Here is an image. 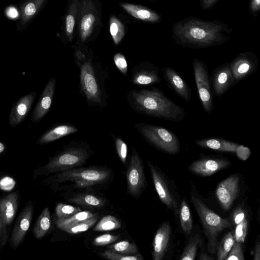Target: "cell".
I'll return each mask as SVG.
<instances>
[{
    "label": "cell",
    "mask_w": 260,
    "mask_h": 260,
    "mask_svg": "<svg viewBox=\"0 0 260 260\" xmlns=\"http://www.w3.org/2000/svg\"><path fill=\"white\" fill-rule=\"evenodd\" d=\"M232 28L226 23L190 16L176 22L173 38L177 45L194 49L208 48L225 43L230 38Z\"/></svg>",
    "instance_id": "cell-1"
},
{
    "label": "cell",
    "mask_w": 260,
    "mask_h": 260,
    "mask_svg": "<svg viewBox=\"0 0 260 260\" xmlns=\"http://www.w3.org/2000/svg\"><path fill=\"white\" fill-rule=\"evenodd\" d=\"M129 95L130 104L139 112L173 122H179L184 118V108L159 89L134 90Z\"/></svg>",
    "instance_id": "cell-2"
},
{
    "label": "cell",
    "mask_w": 260,
    "mask_h": 260,
    "mask_svg": "<svg viewBox=\"0 0 260 260\" xmlns=\"http://www.w3.org/2000/svg\"><path fill=\"white\" fill-rule=\"evenodd\" d=\"M191 200L207 238V249L209 253L215 254L219 244L217 239L218 235L223 230L231 228L232 224L228 218H223L217 214L196 196L192 194Z\"/></svg>",
    "instance_id": "cell-3"
},
{
    "label": "cell",
    "mask_w": 260,
    "mask_h": 260,
    "mask_svg": "<svg viewBox=\"0 0 260 260\" xmlns=\"http://www.w3.org/2000/svg\"><path fill=\"white\" fill-rule=\"evenodd\" d=\"M136 127L148 142L160 150L170 154L179 152L180 143L176 135L163 127L146 123H138Z\"/></svg>",
    "instance_id": "cell-4"
},
{
    "label": "cell",
    "mask_w": 260,
    "mask_h": 260,
    "mask_svg": "<svg viewBox=\"0 0 260 260\" xmlns=\"http://www.w3.org/2000/svg\"><path fill=\"white\" fill-rule=\"evenodd\" d=\"M109 176L110 171L104 168H74L61 172L56 180L59 183L71 181L75 183V186L84 188L102 183Z\"/></svg>",
    "instance_id": "cell-5"
},
{
    "label": "cell",
    "mask_w": 260,
    "mask_h": 260,
    "mask_svg": "<svg viewBox=\"0 0 260 260\" xmlns=\"http://www.w3.org/2000/svg\"><path fill=\"white\" fill-rule=\"evenodd\" d=\"M89 155V151L83 147H69L51 158L44 169L50 173L74 169L83 165Z\"/></svg>",
    "instance_id": "cell-6"
},
{
    "label": "cell",
    "mask_w": 260,
    "mask_h": 260,
    "mask_svg": "<svg viewBox=\"0 0 260 260\" xmlns=\"http://www.w3.org/2000/svg\"><path fill=\"white\" fill-rule=\"evenodd\" d=\"M81 89L87 101L93 105L102 102V92L90 60L79 65Z\"/></svg>",
    "instance_id": "cell-7"
},
{
    "label": "cell",
    "mask_w": 260,
    "mask_h": 260,
    "mask_svg": "<svg viewBox=\"0 0 260 260\" xmlns=\"http://www.w3.org/2000/svg\"><path fill=\"white\" fill-rule=\"evenodd\" d=\"M194 81L203 107L207 113L213 109V101L207 66L202 60L196 58L192 62Z\"/></svg>",
    "instance_id": "cell-8"
},
{
    "label": "cell",
    "mask_w": 260,
    "mask_h": 260,
    "mask_svg": "<svg viewBox=\"0 0 260 260\" xmlns=\"http://www.w3.org/2000/svg\"><path fill=\"white\" fill-rule=\"evenodd\" d=\"M126 180L128 192L132 196L136 197L144 186L145 178L141 159L135 150L131 157L126 172Z\"/></svg>",
    "instance_id": "cell-9"
},
{
    "label": "cell",
    "mask_w": 260,
    "mask_h": 260,
    "mask_svg": "<svg viewBox=\"0 0 260 260\" xmlns=\"http://www.w3.org/2000/svg\"><path fill=\"white\" fill-rule=\"evenodd\" d=\"M258 60L256 55L250 51L239 54L231 62L230 67L236 83L255 72Z\"/></svg>",
    "instance_id": "cell-10"
},
{
    "label": "cell",
    "mask_w": 260,
    "mask_h": 260,
    "mask_svg": "<svg viewBox=\"0 0 260 260\" xmlns=\"http://www.w3.org/2000/svg\"><path fill=\"white\" fill-rule=\"evenodd\" d=\"M239 181L238 175L232 174L218 185L215 194L224 210L230 209L236 199L239 192Z\"/></svg>",
    "instance_id": "cell-11"
},
{
    "label": "cell",
    "mask_w": 260,
    "mask_h": 260,
    "mask_svg": "<svg viewBox=\"0 0 260 260\" xmlns=\"http://www.w3.org/2000/svg\"><path fill=\"white\" fill-rule=\"evenodd\" d=\"M155 190L160 200L169 209L177 211V204L172 194L167 182L158 169L148 162Z\"/></svg>",
    "instance_id": "cell-12"
},
{
    "label": "cell",
    "mask_w": 260,
    "mask_h": 260,
    "mask_svg": "<svg viewBox=\"0 0 260 260\" xmlns=\"http://www.w3.org/2000/svg\"><path fill=\"white\" fill-rule=\"evenodd\" d=\"M230 164L231 162L225 159L205 157L193 161L188 169L194 174L206 177L226 168Z\"/></svg>",
    "instance_id": "cell-13"
},
{
    "label": "cell",
    "mask_w": 260,
    "mask_h": 260,
    "mask_svg": "<svg viewBox=\"0 0 260 260\" xmlns=\"http://www.w3.org/2000/svg\"><path fill=\"white\" fill-rule=\"evenodd\" d=\"M56 86V78H51L45 86L39 101L33 110L31 120L38 123L49 112L51 107Z\"/></svg>",
    "instance_id": "cell-14"
},
{
    "label": "cell",
    "mask_w": 260,
    "mask_h": 260,
    "mask_svg": "<svg viewBox=\"0 0 260 260\" xmlns=\"http://www.w3.org/2000/svg\"><path fill=\"white\" fill-rule=\"evenodd\" d=\"M212 79L214 92L218 96L223 95L236 83L230 67V62H225L215 69Z\"/></svg>",
    "instance_id": "cell-15"
},
{
    "label": "cell",
    "mask_w": 260,
    "mask_h": 260,
    "mask_svg": "<svg viewBox=\"0 0 260 260\" xmlns=\"http://www.w3.org/2000/svg\"><path fill=\"white\" fill-rule=\"evenodd\" d=\"M33 212L32 205L28 204L19 214L14 226L11 237V245L13 248H16L23 241L29 228Z\"/></svg>",
    "instance_id": "cell-16"
},
{
    "label": "cell",
    "mask_w": 260,
    "mask_h": 260,
    "mask_svg": "<svg viewBox=\"0 0 260 260\" xmlns=\"http://www.w3.org/2000/svg\"><path fill=\"white\" fill-rule=\"evenodd\" d=\"M36 92L32 91L20 98L13 106L9 117L10 125L14 128L26 118L35 101Z\"/></svg>",
    "instance_id": "cell-17"
},
{
    "label": "cell",
    "mask_w": 260,
    "mask_h": 260,
    "mask_svg": "<svg viewBox=\"0 0 260 260\" xmlns=\"http://www.w3.org/2000/svg\"><path fill=\"white\" fill-rule=\"evenodd\" d=\"M164 77L169 87L181 98L188 102L191 98V89L188 84L173 68L164 67Z\"/></svg>",
    "instance_id": "cell-18"
},
{
    "label": "cell",
    "mask_w": 260,
    "mask_h": 260,
    "mask_svg": "<svg viewBox=\"0 0 260 260\" xmlns=\"http://www.w3.org/2000/svg\"><path fill=\"white\" fill-rule=\"evenodd\" d=\"M132 82L135 85H147L161 82L158 68L151 62H145L137 67Z\"/></svg>",
    "instance_id": "cell-19"
},
{
    "label": "cell",
    "mask_w": 260,
    "mask_h": 260,
    "mask_svg": "<svg viewBox=\"0 0 260 260\" xmlns=\"http://www.w3.org/2000/svg\"><path fill=\"white\" fill-rule=\"evenodd\" d=\"M171 227L168 222H163L157 229L153 239L152 257L153 260H161L169 245Z\"/></svg>",
    "instance_id": "cell-20"
},
{
    "label": "cell",
    "mask_w": 260,
    "mask_h": 260,
    "mask_svg": "<svg viewBox=\"0 0 260 260\" xmlns=\"http://www.w3.org/2000/svg\"><path fill=\"white\" fill-rule=\"evenodd\" d=\"M198 146L216 151L236 153L240 144L220 138H207L195 141Z\"/></svg>",
    "instance_id": "cell-21"
},
{
    "label": "cell",
    "mask_w": 260,
    "mask_h": 260,
    "mask_svg": "<svg viewBox=\"0 0 260 260\" xmlns=\"http://www.w3.org/2000/svg\"><path fill=\"white\" fill-rule=\"evenodd\" d=\"M77 128L71 124H63L57 125L46 131L37 141L39 145H44L56 141L68 135L75 133Z\"/></svg>",
    "instance_id": "cell-22"
},
{
    "label": "cell",
    "mask_w": 260,
    "mask_h": 260,
    "mask_svg": "<svg viewBox=\"0 0 260 260\" xmlns=\"http://www.w3.org/2000/svg\"><path fill=\"white\" fill-rule=\"evenodd\" d=\"M18 208V194L16 192L9 194L0 200V212L6 224L12 222Z\"/></svg>",
    "instance_id": "cell-23"
},
{
    "label": "cell",
    "mask_w": 260,
    "mask_h": 260,
    "mask_svg": "<svg viewBox=\"0 0 260 260\" xmlns=\"http://www.w3.org/2000/svg\"><path fill=\"white\" fill-rule=\"evenodd\" d=\"M121 7L134 17L149 22H157L160 15L149 9L130 4H121Z\"/></svg>",
    "instance_id": "cell-24"
},
{
    "label": "cell",
    "mask_w": 260,
    "mask_h": 260,
    "mask_svg": "<svg viewBox=\"0 0 260 260\" xmlns=\"http://www.w3.org/2000/svg\"><path fill=\"white\" fill-rule=\"evenodd\" d=\"M45 0H26L21 7L20 25H26L37 14Z\"/></svg>",
    "instance_id": "cell-25"
},
{
    "label": "cell",
    "mask_w": 260,
    "mask_h": 260,
    "mask_svg": "<svg viewBox=\"0 0 260 260\" xmlns=\"http://www.w3.org/2000/svg\"><path fill=\"white\" fill-rule=\"evenodd\" d=\"M67 200L70 203L89 208H102L105 205L103 199L88 193L78 194Z\"/></svg>",
    "instance_id": "cell-26"
},
{
    "label": "cell",
    "mask_w": 260,
    "mask_h": 260,
    "mask_svg": "<svg viewBox=\"0 0 260 260\" xmlns=\"http://www.w3.org/2000/svg\"><path fill=\"white\" fill-rule=\"evenodd\" d=\"M51 226V217L48 207L43 209L35 224L34 233L36 238L40 239L49 231Z\"/></svg>",
    "instance_id": "cell-27"
},
{
    "label": "cell",
    "mask_w": 260,
    "mask_h": 260,
    "mask_svg": "<svg viewBox=\"0 0 260 260\" xmlns=\"http://www.w3.org/2000/svg\"><path fill=\"white\" fill-rule=\"evenodd\" d=\"M180 221L184 233L187 235H189L192 230V220L189 208L185 200H183L181 204Z\"/></svg>",
    "instance_id": "cell-28"
},
{
    "label": "cell",
    "mask_w": 260,
    "mask_h": 260,
    "mask_svg": "<svg viewBox=\"0 0 260 260\" xmlns=\"http://www.w3.org/2000/svg\"><path fill=\"white\" fill-rule=\"evenodd\" d=\"M96 214L87 210L80 211L69 218L63 219H56L55 223L57 227L60 229L64 226L74 225L90 218Z\"/></svg>",
    "instance_id": "cell-29"
},
{
    "label": "cell",
    "mask_w": 260,
    "mask_h": 260,
    "mask_svg": "<svg viewBox=\"0 0 260 260\" xmlns=\"http://www.w3.org/2000/svg\"><path fill=\"white\" fill-rule=\"evenodd\" d=\"M234 233L232 231L226 234L218 244L217 250V259H225L235 243Z\"/></svg>",
    "instance_id": "cell-30"
},
{
    "label": "cell",
    "mask_w": 260,
    "mask_h": 260,
    "mask_svg": "<svg viewBox=\"0 0 260 260\" xmlns=\"http://www.w3.org/2000/svg\"><path fill=\"white\" fill-rule=\"evenodd\" d=\"M98 219V216L96 214L90 218L74 225L64 226L60 229L67 233L73 234L84 232L91 228L97 221Z\"/></svg>",
    "instance_id": "cell-31"
},
{
    "label": "cell",
    "mask_w": 260,
    "mask_h": 260,
    "mask_svg": "<svg viewBox=\"0 0 260 260\" xmlns=\"http://www.w3.org/2000/svg\"><path fill=\"white\" fill-rule=\"evenodd\" d=\"M121 223L115 217L107 215L103 217L96 224L94 231L104 232L114 230L120 228Z\"/></svg>",
    "instance_id": "cell-32"
},
{
    "label": "cell",
    "mask_w": 260,
    "mask_h": 260,
    "mask_svg": "<svg viewBox=\"0 0 260 260\" xmlns=\"http://www.w3.org/2000/svg\"><path fill=\"white\" fill-rule=\"evenodd\" d=\"M201 240L200 236L199 234H196L192 236L183 251L180 259H194L197 252L198 247L200 244Z\"/></svg>",
    "instance_id": "cell-33"
},
{
    "label": "cell",
    "mask_w": 260,
    "mask_h": 260,
    "mask_svg": "<svg viewBox=\"0 0 260 260\" xmlns=\"http://www.w3.org/2000/svg\"><path fill=\"white\" fill-rule=\"evenodd\" d=\"M110 31L114 43L118 45L124 37V27L121 22L113 16L110 19Z\"/></svg>",
    "instance_id": "cell-34"
},
{
    "label": "cell",
    "mask_w": 260,
    "mask_h": 260,
    "mask_svg": "<svg viewBox=\"0 0 260 260\" xmlns=\"http://www.w3.org/2000/svg\"><path fill=\"white\" fill-rule=\"evenodd\" d=\"M110 250L125 255H134L138 253L137 246L128 241H121L109 247Z\"/></svg>",
    "instance_id": "cell-35"
},
{
    "label": "cell",
    "mask_w": 260,
    "mask_h": 260,
    "mask_svg": "<svg viewBox=\"0 0 260 260\" xmlns=\"http://www.w3.org/2000/svg\"><path fill=\"white\" fill-rule=\"evenodd\" d=\"M95 21V17L92 13H87L83 16L80 25L81 38L83 42L90 35Z\"/></svg>",
    "instance_id": "cell-36"
},
{
    "label": "cell",
    "mask_w": 260,
    "mask_h": 260,
    "mask_svg": "<svg viewBox=\"0 0 260 260\" xmlns=\"http://www.w3.org/2000/svg\"><path fill=\"white\" fill-rule=\"evenodd\" d=\"M80 211H81V209L79 207L62 203H58L55 208V213L58 219L69 218Z\"/></svg>",
    "instance_id": "cell-37"
},
{
    "label": "cell",
    "mask_w": 260,
    "mask_h": 260,
    "mask_svg": "<svg viewBox=\"0 0 260 260\" xmlns=\"http://www.w3.org/2000/svg\"><path fill=\"white\" fill-rule=\"evenodd\" d=\"M104 257L111 260H143V257L138 253L134 255H125L117 253L110 249L105 250L101 253Z\"/></svg>",
    "instance_id": "cell-38"
},
{
    "label": "cell",
    "mask_w": 260,
    "mask_h": 260,
    "mask_svg": "<svg viewBox=\"0 0 260 260\" xmlns=\"http://www.w3.org/2000/svg\"><path fill=\"white\" fill-rule=\"evenodd\" d=\"M247 229L248 221L246 218L236 225L234 233L235 242L241 243H243L245 242Z\"/></svg>",
    "instance_id": "cell-39"
},
{
    "label": "cell",
    "mask_w": 260,
    "mask_h": 260,
    "mask_svg": "<svg viewBox=\"0 0 260 260\" xmlns=\"http://www.w3.org/2000/svg\"><path fill=\"white\" fill-rule=\"evenodd\" d=\"M244 255L243 252L242 243L235 242L231 250L224 260H244Z\"/></svg>",
    "instance_id": "cell-40"
},
{
    "label": "cell",
    "mask_w": 260,
    "mask_h": 260,
    "mask_svg": "<svg viewBox=\"0 0 260 260\" xmlns=\"http://www.w3.org/2000/svg\"><path fill=\"white\" fill-rule=\"evenodd\" d=\"M119 238V236L118 235L105 234L95 238L93 244L95 246H104L116 241Z\"/></svg>",
    "instance_id": "cell-41"
},
{
    "label": "cell",
    "mask_w": 260,
    "mask_h": 260,
    "mask_svg": "<svg viewBox=\"0 0 260 260\" xmlns=\"http://www.w3.org/2000/svg\"><path fill=\"white\" fill-rule=\"evenodd\" d=\"M115 145L118 156L123 164H125L127 155L126 144L120 138L115 139Z\"/></svg>",
    "instance_id": "cell-42"
},
{
    "label": "cell",
    "mask_w": 260,
    "mask_h": 260,
    "mask_svg": "<svg viewBox=\"0 0 260 260\" xmlns=\"http://www.w3.org/2000/svg\"><path fill=\"white\" fill-rule=\"evenodd\" d=\"M114 62L117 69L124 75L127 71V63L125 57L121 53H118L114 56Z\"/></svg>",
    "instance_id": "cell-43"
},
{
    "label": "cell",
    "mask_w": 260,
    "mask_h": 260,
    "mask_svg": "<svg viewBox=\"0 0 260 260\" xmlns=\"http://www.w3.org/2000/svg\"><path fill=\"white\" fill-rule=\"evenodd\" d=\"M16 184L15 181L10 177H5L0 180V189L4 191L12 190Z\"/></svg>",
    "instance_id": "cell-44"
},
{
    "label": "cell",
    "mask_w": 260,
    "mask_h": 260,
    "mask_svg": "<svg viewBox=\"0 0 260 260\" xmlns=\"http://www.w3.org/2000/svg\"><path fill=\"white\" fill-rule=\"evenodd\" d=\"M251 153V151L248 147L240 144L235 153L239 159L242 160H246L249 157Z\"/></svg>",
    "instance_id": "cell-45"
},
{
    "label": "cell",
    "mask_w": 260,
    "mask_h": 260,
    "mask_svg": "<svg viewBox=\"0 0 260 260\" xmlns=\"http://www.w3.org/2000/svg\"><path fill=\"white\" fill-rule=\"evenodd\" d=\"M6 225L0 212V248L4 246L7 241V234Z\"/></svg>",
    "instance_id": "cell-46"
},
{
    "label": "cell",
    "mask_w": 260,
    "mask_h": 260,
    "mask_svg": "<svg viewBox=\"0 0 260 260\" xmlns=\"http://www.w3.org/2000/svg\"><path fill=\"white\" fill-rule=\"evenodd\" d=\"M75 25V18L74 15L69 14L66 17V31L68 37H71Z\"/></svg>",
    "instance_id": "cell-47"
},
{
    "label": "cell",
    "mask_w": 260,
    "mask_h": 260,
    "mask_svg": "<svg viewBox=\"0 0 260 260\" xmlns=\"http://www.w3.org/2000/svg\"><path fill=\"white\" fill-rule=\"evenodd\" d=\"M246 216L244 210L240 207H238L234 212L233 219L234 223L237 225L245 219Z\"/></svg>",
    "instance_id": "cell-48"
},
{
    "label": "cell",
    "mask_w": 260,
    "mask_h": 260,
    "mask_svg": "<svg viewBox=\"0 0 260 260\" xmlns=\"http://www.w3.org/2000/svg\"><path fill=\"white\" fill-rule=\"evenodd\" d=\"M219 0H200L202 8L204 9H208L213 7Z\"/></svg>",
    "instance_id": "cell-49"
},
{
    "label": "cell",
    "mask_w": 260,
    "mask_h": 260,
    "mask_svg": "<svg viewBox=\"0 0 260 260\" xmlns=\"http://www.w3.org/2000/svg\"><path fill=\"white\" fill-rule=\"evenodd\" d=\"M260 9V0H251L250 9L253 13L257 12Z\"/></svg>",
    "instance_id": "cell-50"
},
{
    "label": "cell",
    "mask_w": 260,
    "mask_h": 260,
    "mask_svg": "<svg viewBox=\"0 0 260 260\" xmlns=\"http://www.w3.org/2000/svg\"><path fill=\"white\" fill-rule=\"evenodd\" d=\"M253 259L259 260L260 259V243L259 241L256 243L253 251Z\"/></svg>",
    "instance_id": "cell-51"
},
{
    "label": "cell",
    "mask_w": 260,
    "mask_h": 260,
    "mask_svg": "<svg viewBox=\"0 0 260 260\" xmlns=\"http://www.w3.org/2000/svg\"><path fill=\"white\" fill-rule=\"evenodd\" d=\"M200 260H213L214 258L205 252H202L199 258Z\"/></svg>",
    "instance_id": "cell-52"
},
{
    "label": "cell",
    "mask_w": 260,
    "mask_h": 260,
    "mask_svg": "<svg viewBox=\"0 0 260 260\" xmlns=\"http://www.w3.org/2000/svg\"><path fill=\"white\" fill-rule=\"evenodd\" d=\"M6 149L5 145L0 141V154L3 153Z\"/></svg>",
    "instance_id": "cell-53"
}]
</instances>
